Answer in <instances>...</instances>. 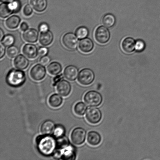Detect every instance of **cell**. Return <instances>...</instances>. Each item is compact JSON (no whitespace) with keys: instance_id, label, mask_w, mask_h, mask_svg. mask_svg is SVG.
<instances>
[{"instance_id":"obj_1","label":"cell","mask_w":160,"mask_h":160,"mask_svg":"<svg viewBox=\"0 0 160 160\" xmlns=\"http://www.w3.org/2000/svg\"><path fill=\"white\" fill-rule=\"evenodd\" d=\"M38 149L42 154L50 156L56 150L57 142L55 137L50 135H43L38 136L36 139Z\"/></svg>"},{"instance_id":"obj_2","label":"cell","mask_w":160,"mask_h":160,"mask_svg":"<svg viewBox=\"0 0 160 160\" xmlns=\"http://www.w3.org/2000/svg\"><path fill=\"white\" fill-rule=\"evenodd\" d=\"M53 158L57 159L72 160L76 159V150L73 146L69 145L62 148H58L53 153Z\"/></svg>"},{"instance_id":"obj_3","label":"cell","mask_w":160,"mask_h":160,"mask_svg":"<svg viewBox=\"0 0 160 160\" xmlns=\"http://www.w3.org/2000/svg\"><path fill=\"white\" fill-rule=\"evenodd\" d=\"M26 80V75L21 70H12L9 72L7 77V82L12 87H18L22 85Z\"/></svg>"},{"instance_id":"obj_4","label":"cell","mask_w":160,"mask_h":160,"mask_svg":"<svg viewBox=\"0 0 160 160\" xmlns=\"http://www.w3.org/2000/svg\"><path fill=\"white\" fill-rule=\"evenodd\" d=\"M84 100L89 107H98L102 103V96L99 92L95 90L86 92L84 97Z\"/></svg>"},{"instance_id":"obj_5","label":"cell","mask_w":160,"mask_h":160,"mask_svg":"<svg viewBox=\"0 0 160 160\" xmlns=\"http://www.w3.org/2000/svg\"><path fill=\"white\" fill-rule=\"evenodd\" d=\"M85 117L89 123L96 125L101 121L102 114L99 108L96 107H89L86 111Z\"/></svg>"},{"instance_id":"obj_6","label":"cell","mask_w":160,"mask_h":160,"mask_svg":"<svg viewBox=\"0 0 160 160\" xmlns=\"http://www.w3.org/2000/svg\"><path fill=\"white\" fill-rule=\"evenodd\" d=\"M95 75L92 70L89 68L83 69L80 71L78 77V81L83 86L92 84L95 80Z\"/></svg>"},{"instance_id":"obj_7","label":"cell","mask_w":160,"mask_h":160,"mask_svg":"<svg viewBox=\"0 0 160 160\" xmlns=\"http://www.w3.org/2000/svg\"><path fill=\"white\" fill-rule=\"evenodd\" d=\"M95 40L99 43L104 44L108 43L110 38V33L107 28L103 26H99L95 32Z\"/></svg>"},{"instance_id":"obj_8","label":"cell","mask_w":160,"mask_h":160,"mask_svg":"<svg viewBox=\"0 0 160 160\" xmlns=\"http://www.w3.org/2000/svg\"><path fill=\"white\" fill-rule=\"evenodd\" d=\"M86 137V131L81 128H74L72 131L70 136L72 142L77 145H82L85 142Z\"/></svg>"},{"instance_id":"obj_9","label":"cell","mask_w":160,"mask_h":160,"mask_svg":"<svg viewBox=\"0 0 160 160\" xmlns=\"http://www.w3.org/2000/svg\"><path fill=\"white\" fill-rule=\"evenodd\" d=\"M46 69L43 65L37 64L31 69L30 75L33 80L35 81H40L43 80L46 76Z\"/></svg>"},{"instance_id":"obj_10","label":"cell","mask_w":160,"mask_h":160,"mask_svg":"<svg viewBox=\"0 0 160 160\" xmlns=\"http://www.w3.org/2000/svg\"><path fill=\"white\" fill-rule=\"evenodd\" d=\"M73 33H67L62 37V42L64 46L68 49L74 50L77 48L78 39Z\"/></svg>"},{"instance_id":"obj_11","label":"cell","mask_w":160,"mask_h":160,"mask_svg":"<svg viewBox=\"0 0 160 160\" xmlns=\"http://www.w3.org/2000/svg\"><path fill=\"white\" fill-rule=\"evenodd\" d=\"M56 89L59 95L66 97L70 95L71 92V85L68 81L62 79L58 83Z\"/></svg>"},{"instance_id":"obj_12","label":"cell","mask_w":160,"mask_h":160,"mask_svg":"<svg viewBox=\"0 0 160 160\" xmlns=\"http://www.w3.org/2000/svg\"><path fill=\"white\" fill-rule=\"evenodd\" d=\"M136 43V41L132 38H126L122 42V49L126 54H131L135 50Z\"/></svg>"},{"instance_id":"obj_13","label":"cell","mask_w":160,"mask_h":160,"mask_svg":"<svg viewBox=\"0 0 160 160\" xmlns=\"http://www.w3.org/2000/svg\"><path fill=\"white\" fill-rule=\"evenodd\" d=\"M87 141L89 145L93 147L97 146L102 142L101 135L97 131H89L87 135Z\"/></svg>"},{"instance_id":"obj_14","label":"cell","mask_w":160,"mask_h":160,"mask_svg":"<svg viewBox=\"0 0 160 160\" xmlns=\"http://www.w3.org/2000/svg\"><path fill=\"white\" fill-rule=\"evenodd\" d=\"M79 70L76 67L73 65H70L65 68L64 75L65 78L69 81H74L79 75Z\"/></svg>"},{"instance_id":"obj_15","label":"cell","mask_w":160,"mask_h":160,"mask_svg":"<svg viewBox=\"0 0 160 160\" xmlns=\"http://www.w3.org/2000/svg\"><path fill=\"white\" fill-rule=\"evenodd\" d=\"M22 51L25 56L29 59H34L38 54L37 47L31 44H27L23 47Z\"/></svg>"},{"instance_id":"obj_16","label":"cell","mask_w":160,"mask_h":160,"mask_svg":"<svg viewBox=\"0 0 160 160\" xmlns=\"http://www.w3.org/2000/svg\"><path fill=\"white\" fill-rule=\"evenodd\" d=\"M79 48L82 52L88 53L90 52L93 49L94 44L90 39L86 38L80 40Z\"/></svg>"},{"instance_id":"obj_17","label":"cell","mask_w":160,"mask_h":160,"mask_svg":"<svg viewBox=\"0 0 160 160\" xmlns=\"http://www.w3.org/2000/svg\"><path fill=\"white\" fill-rule=\"evenodd\" d=\"M38 36V32L37 30L34 29L27 30L24 31L23 34V38L24 40L30 43L37 42Z\"/></svg>"},{"instance_id":"obj_18","label":"cell","mask_w":160,"mask_h":160,"mask_svg":"<svg viewBox=\"0 0 160 160\" xmlns=\"http://www.w3.org/2000/svg\"><path fill=\"white\" fill-rule=\"evenodd\" d=\"M14 65L19 70H24L29 65V60L22 55H19L16 57L14 61Z\"/></svg>"},{"instance_id":"obj_19","label":"cell","mask_w":160,"mask_h":160,"mask_svg":"<svg viewBox=\"0 0 160 160\" xmlns=\"http://www.w3.org/2000/svg\"><path fill=\"white\" fill-rule=\"evenodd\" d=\"M55 127L54 122L49 120L45 121L41 126V132L43 135H51L53 133Z\"/></svg>"},{"instance_id":"obj_20","label":"cell","mask_w":160,"mask_h":160,"mask_svg":"<svg viewBox=\"0 0 160 160\" xmlns=\"http://www.w3.org/2000/svg\"><path fill=\"white\" fill-rule=\"evenodd\" d=\"M53 35L51 31L42 32L40 34L39 42L43 46H47L51 44L53 40Z\"/></svg>"},{"instance_id":"obj_21","label":"cell","mask_w":160,"mask_h":160,"mask_svg":"<svg viewBox=\"0 0 160 160\" xmlns=\"http://www.w3.org/2000/svg\"><path fill=\"white\" fill-rule=\"evenodd\" d=\"M30 3L34 10L38 12H43L48 6L47 0H30Z\"/></svg>"},{"instance_id":"obj_22","label":"cell","mask_w":160,"mask_h":160,"mask_svg":"<svg viewBox=\"0 0 160 160\" xmlns=\"http://www.w3.org/2000/svg\"><path fill=\"white\" fill-rule=\"evenodd\" d=\"M48 102L51 107H59L63 102V99L60 95L58 94H53L50 96L48 100Z\"/></svg>"},{"instance_id":"obj_23","label":"cell","mask_w":160,"mask_h":160,"mask_svg":"<svg viewBox=\"0 0 160 160\" xmlns=\"http://www.w3.org/2000/svg\"><path fill=\"white\" fill-rule=\"evenodd\" d=\"M14 12L13 9L11 4L2 3L0 6V16L1 18H5Z\"/></svg>"},{"instance_id":"obj_24","label":"cell","mask_w":160,"mask_h":160,"mask_svg":"<svg viewBox=\"0 0 160 160\" xmlns=\"http://www.w3.org/2000/svg\"><path fill=\"white\" fill-rule=\"evenodd\" d=\"M20 17L16 15L12 16L6 20L5 24L9 29H15L19 26L20 22Z\"/></svg>"},{"instance_id":"obj_25","label":"cell","mask_w":160,"mask_h":160,"mask_svg":"<svg viewBox=\"0 0 160 160\" xmlns=\"http://www.w3.org/2000/svg\"><path fill=\"white\" fill-rule=\"evenodd\" d=\"M48 72L53 76H56L61 72L62 68V66L58 62H51L47 68Z\"/></svg>"},{"instance_id":"obj_26","label":"cell","mask_w":160,"mask_h":160,"mask_svg":"<svg viewBox=\"0 0 160 160\" xmlns=\"http://www.w3.org/2000/svg\"><path fill=\"white\" fill-rule=\"evenodd\" d=\"M102 22L107 28L112 27L116 23L115 17L112 14H107L103 17Z\"/></svg>"},{"instance_id":"obj_27","label":"cell","mask_w":160,"mask_h":160,"mask_svg":"<svg viewBox=\"0 0 160 160\" xmlns=\"http://www.w3.org/2000/svg\"><path fill=\"white\" fill-rule=\"evenodd\" d=\"M87 109V107L85 103L80 102L76 103L74 107L75 114L79 116L84 115Z\"/></svg>"},{"instance_id":"obj_28","label":"cell","mask_w":160,"mask_h":160,"mask_svg":"<svg viewBox=\"0 0 160 160\" xmlns=\"http://www.w3.org/2000/svg\"><path fill=\"white\" fill-rule=\"evenodd\" d=\"M89 34L88 30L85 27H80L78 28L76 32V35L78 38L82 39L86 38Z\"/></svg>"},{"instance_id":"obj_29","label":"cell","mask_w":160,"mask_h":160,"mask_svg":"<svg viewBox=\"0 0 160 160\" xmlns=\"http://www.w3.org/2000/svg\"><path fill=\"white\" fill-rule=\"evenodd\" d=\"M57 146L58 148H62L70 145L69 140L66 136H62L56 139Z\"/></svg>"},{"instance_id":"obj_30","label":"cell","mask_w":160,"mask_h":160,"mask_svg":"<svg viewBox=\"0 0 160 160\" xmlns=\"http://www.w3.org/2000/svg\"><path fill=\"white\" fill-rule=\"evenodd\" d=\"M65 132V130L64 127L62 125H56L55 128L53 132V135L55 138H57L64 136Z\"/></svg>"},{"instance_id":"obj_31","label":"cell","mask_w":160,"mask_h":160,"mask_svg":"<svg viewBox=\"0 0 160 160\" xmlns=\"http://www.w3.org/2000/svg\"><path fill=\"white\" fill-rule=\"evenodd\" d=\"M15 38L11 34H8L4 37L2 41V43L6 47L12 46L15 42Z\"/></svg>"},{"instance_id":"obj_32","label":"cell","mask_w":160,"mask_h":160,"mask_svg":"<svg viewBox=\"0 0 160 160\" xmlns=\"http://www.w3.org/2000/svg\"><path fill=\"white\" fill-rule=\"evenodd\" d=\"M18 52L19 50L18 48L15 46L9 47L7 50L8 56L12 58L17 57Z\"/></svg>"},{"instance_id":"obj_33","label":"cell","mask_w":160,"mask_h":160,"mask_svg":"<svg viewBox=\"0 0 160 160\" xmlns=\"http://www.w3.org/2000/svg\"><path fill=\"white\" fill-rule=\"evenodd\" d=\"M145 43L143 41L138 40L136 42L135 50L138 52H142L145 50Z\"/></svg>"},{"instance_id":"obj_34","label":"cell","mask_w":160,"mask_h":160,"mask_svg":"<svg viewBox=\"0 0 160 160\" xmlns=\"http://www.w3.org/2000/svg\"><path fill=\"white\" fill-rule=\"evenodd\" d=\"M12 9H13L14 12H18L21 8V5L19 2L18 1H14L10 3Z\"/></svg>"},{"instance_id":"obj_35","label":"cell","mask_w":160,"mask_h":160,"mask_svg":"<svg viewBox=\"0 0 160 160\" xmlns=\"http://www.w3.org/2000/svg\"><path fill=\"white\" fill-rule=\"evenodd\" d=\"M33 11L32 8L29 4L25 6L23 9V13L26 16L28 17L32 14Z\"/></svg>"},{"instance_id":"obj_36","label":"cell","mask_w":160,"mask_h":160,"mask_svg":"<svg viewBox=\"0 0 160 160\" xmlns=\"http://www.w3.org/2000/svg\"><path fill=\"white\" fill-rule=\"evenodd\" d=\"M51 61L50 58L48 56H45L42 57L40 59V63L43 66L46 65Z\"/></svg>"},{"instance_id":"obj_37","label":"cell","mask_w":160,"mask_h":160,"mask_svg":"<svg viewBox=\"0 0 160 160\" xmlns=\"http://www.w3.org/2000/svg\"><path fill=\"white\" fill-rule=\"evenodd\" d=\"M39 29L40 32H47L49 29V27L46 23H42L39 26Z\"/></svg>"},{"instance_id":"obj_38","label":"cell","mask_w":160,"mask_h":160,"mask_svg":"<svg viewBox=\"0 0 160 160\" xmlns=\"http://www.w3.org/2000/svg\"><path fill=\"white\" fill-rule=\"evenodd\" d=\"M48 52V49L46 48H41L38 50V55L41 57L46 56Z\"/></svg>"},{"instance_id":"obj_39","label":"cell","mask_w":160,"mask_h":160,"mask_svg":"<svg viewBox=\"0 0 160 160\" xmlns=\"http://www.w3.org/2000/svg\"><path fill=\"white\" fill-rule=\"evenodd\" d=\"M62 79H63V76H62V75H58V76H56L54 79L53 86H54L57 85L59 81L62 80Z\"/></svg>"},{"instance_id":"obj_40","label":"cell","mask_w":160,"mask_h":160,"mask_svg":"<svg viewBox=\"0 0 160 160\" xmlns=\"http://www.w3.org/2000/svg\"><path fill=\"white\" fill-rule=\"evenodd\" d=\"M1 53H0V58L1 59L2 58L3 56H4L5 52V46L2 43H1Z\"/></svg>"},{"instance_id":"obj_41","label":"cell","mask_w":160,"mask_h":160,"mask_svg":"<svg viewBox=\"0 0 160 160\" xmlns=\"http://www.w3.org/2000/svg\"><path fill=\"white\" fill-rule=\"evenodd\" d=\"M29 28L28 23L25 22H23L21 24V26H20V29L21 30L23 31H25L28 30Z\"/></svg>"},{"instance_id":"obj_42","label":"cell","mask_w":160,"mask_h":160,"mask_svg":"<svg viewBox=\"0 0 160 160\" xmlns=\"http://www.w3.org/2000/svg\"><path fill=\"white\" fill-rule=\"evenodd\" d=\"M4 32H3L2 30L1 29H0V40H1V41H2L3 38H4Z\"/></svg>"},{"instance_id":"obj_43","label":"cell","mask_w":160,"mask_h":160,"mask_svg":"<svg viewBox=\"0 0 160 160\" xmlns=\"http://www.w3.org/2000/svg\"><path fill=\"white\" fill-rule=\"evenodd\" d=\"M15 0H1L2 2L4 3H11L13 2Z\"/></svg>"}]
</instances>
